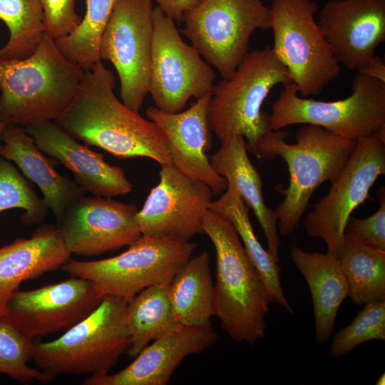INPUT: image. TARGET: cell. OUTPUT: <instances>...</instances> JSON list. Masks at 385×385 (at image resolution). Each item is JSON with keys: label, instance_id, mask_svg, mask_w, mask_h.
<instances>
[{"label": "cell", "instance_id": "cell-13", "mask_svg": "<svg viewBox=\"0 0 385 385\" xmlns=\"http://www.w3.org/2000/svg\"><path fill=\"white\" fill-rule=\"evenodd\" d=\"M153 11L152 0H118L99 42L101 60L118 73L123 103L135 113L149 93Z\"/></svg>", "mask_w": 385, "mask_h": 385}, {"label": "cell", "instance_id": "cell-31", "mask_svg": "<svg viewBox=\"0 0 385 385\" xmlns=\"http://www.w3.org/2000/svg\"><path fill=\"white\" fill-rule=\"evenodd\" d=\"M33 339L7 317H0V374L24 384L48 382L54 378L29 366Z\"/></svg>", "mask_w": 385, "mask_h": 385}, {"label": "cell", "instance_id": "cell-17", "mask_svg": "<svg viewBox=\"0 0 385 385\" xmlns=\"http://www.w3.org/2000/svg\"><path fill=\"white\" fill-rule=\"evenodd\" d=\"M317 21L339 63L358 71L385 40V0H329Z\"/></svg>", "mask_w": 385, "mask_h": 385}, {"label": "cell", "instance_id": "cell-23", "mask_svg": "<svg viewBox=\"0 0 385 385\" xmlns=\"http://www.w3.org/2000/svg\"><path fill=\"white\" fill-rule=\"evenodd\" d=\"M246 141L238 135L221 142L219 149L210 156L213 169L227 182V188L236 191L255 215L267 242V252L279 262L281 242L274 210L268 207L262 193V180L250 161Z\"/></svg>", "mask_w": 385, "mask_h": 385}, {"label": "cell", "instance_id": "cell-5", "mask_svg": "<svg viewBox=\"0 0 385 385\" xmlns=\"http://www.w3.org/2000/svg\"><path fill=\"white\" fill-rule=\"evenodd\" d=\"M128 303L123 297L105 295L94 311L60 337L34 342L31 359L53 378L109 373L130 344L125 319Z\"/></svg>", "mask_w": 385, "mask_h": 385}, {"label": "cell", "instance_id": "cell-18", "mask_svg": "<svg viewBox=\"0 0 385 385\" xmlns=\"http://www.w3.org/2000/svg\"><path fill=\"white\" fill-rule=\"evenodd\" d=\"M211 95L197 99L185 111L166 113L150 106L145 114L167 137L171 163L184 175L208 185L217 195L226 190L227 182L213 169L206 155L212 143L208 122Z\"/></svg>", "mask_w": 385, "mask_h": 385}, {"label": "cell", "instance_id": "cell-24", "mask_svg": "<svg viewBox=\"0 0 385 385\" xmlns=\"http://www.w3.org/2000/svg\"><path fill=\"white\" fill-rule=\"evenodd\" d=\"M290 257L309 288L314 339L317 344H322L331 337L339 308L349 296V284L340 260L327 252H305L298 247H292Z\"/></svg>", "mask_w": 385, "mask_h": 385}, {"label": "cell", "instance_id": "cell-39", "mask_svg": "<svg viewBox=\"0 0 385 385\" xmlns=\"http://www.w3.org/2000/svg\"><path fill=\"white\" fill-rule=\"evenodd\" d=\"M385 375L383 374L376 381V384L377 385H384L385 384Z\"/></svg>", "mask_w": 385, "mask_h": 385}, {"label": "cell", "instance_id": "cell-9", "mask_svg": "<svg viewBox=\"0 0 385 385\" xmlns=\"http://www.w3.org/2000/svg\"><path fill=\"white\" fill-rule=\"evenodd\" d=\"M351 90L345 99L321 101L301 98L296 86L287 83L272 106L270 129L309 124L349 139L374 134L385 125V82L358 73Z\"/></svg>", "mask_w": 385, "mask_h": 385}, {"label": "cell", "instance_id": "cell-38", "mask_svg": "<svg viewBox=\"0 0 385 385\" xmlns=\"http://www.w3.org/2000/svg\"><path fill=\"white\" fill-rule=\"evenodd\" d=\"M9 123L8 122V120H6L4 118L0 115V142L1 141V137H2V133L4 132V130ZM0 148H1V145H0Z\"/></svg>", "mask_w": 385, "mask_h": 385}, {"label": "cell", "instance_id": "cell-8", "mask_svg": "<svg viewBox=\"0 0 385 385\" xmlns=\"http://www.w3.org/2000/svg\"><path fill=\"white\" fill-rule=\"evenodd\" d=\"M272 48L303 98L317 96L340 73V64L315 19L314 0H272Z\"/></svg>", "mask_w": 385, "mask_h": 385}, {"label": "cell", "instance_id": "cell-1", "mask_svg": "<svg viewBox=\"0 0 385 385\" xmlns=\"http://www.w3.org/2000/svg\"><path fill=\"white\" fill-rule=\"evenodd\" d=\"M115 85L113 72L96 63L85 71L72 103L54 122L76 140L119 159L145 157L160 166L171 163L164 133L120 101Z\"/></svg>", "mask_w": 385, "mask_h": 385}, {"label": "cell", "instance_id": "cell-30", "mask_svg": "<svg viewBox=\"0 0 385 385\" xmlns=\"http://www.w3.org/2000/svg\"><path fill=\"white\" fill-rule=\"evenodd\" d=\"M118 0H86V13L71 34L55 39L66 58L87 71L101 62L99 42Z\"/></svg>", "mask_w": 385, "mask_h": 385}, {"label": "cell", "instance_id": "cell-29", "mask_svg": "<svg viewBox=\"0 0 385 385\" xmlns=\"http://www.w3.org/2000/svg\"><path fill=\"white\" fill-rule=\"evenodd\" d=\"M0 19L9 29L0 60L24 59L37 48L45 32L40 0H0Z\"/></svg>", "mask_w": 385, "mask_h": 385}, {"label": "cell", "instance_id": "cell-35", "mask_svg": "<svg viewBox=\"0 0 385 385\" xmlns=\"http://www.w3.org/2000/svg\"><path fill=\"white\" fill-rule=\"evenodd\" d=\"M45 32L56 39L73 32L81 22L75 11L76 0H40Z\"/></svg>", "mask_w": 385, "mask_h": 385}, {"label": "cell", "instance_id": "cell-20", "mask_svg": "<svg viewBox=\"0 0 385 385\" xmlns=\"http://www.w3.org/2000/svg\"><path fill=\"white\" fill-rule=\"evenodd\" d=\"M38 148L70 170L84 192L112 198L133 190L123 168L106 163L102 153L78 143L53 121L24 127Z\"/></svg>", "mask_w": 385, "mask_h": 385}, {"label": "cell", "instance_id": "cell-37", "mask_svg": "<svg viewBox=\"0 0 385 385\" xmlns=\"http://www.w3.org/2000/svg\"><path fill=\"white\" fill-rule=\"evenodd\" d=\"M358 73L385 82V64L378 55H374L369 61L358 70Z\"/></svg>", "mask_w": 385, "mask_h": 385}, {"label": "cell", "instance_id": "cell-36", "mask_svg": "<svg viewBox=\"0 0 385 385\" xmlns=\"http://www.w3.org/2000/svg\"><path fill=\"white\" fill-rule=\"evenodd\" d=\"M158 6L174 21H183L184 13L195 7L199 0H155Z\"/></svg>", "mask_w": 385, "mask_h": 385}, {"label": "cell", "instance_id": "cell-7", "mask_svg": "<svg viewBox=\"0 0 385 385\" xmlns=\"http://www.w3.org/2000/svg\"><path fill=\"white\" fill-rule=\"evenodd\" d=\"M196 247L190 241L141 235L118 255L94 261L69 259L61 268L72 277L91 281L103 296L129 302L148 287L170 284Z\"/></svg>", "mask_w": 385, "mask_h": 385}, {"label": "cell", "instance_id": "cell-19", "mask_svg": "<svg viewBox=\"0 0 385 385\" xmlns=\"http://www.w3.org/2000/svg\"><path fill=\"white\" fill-rule=\"evenodd\" d=\"M217 333L207 327L177 324L143 349L120 371L91 375L83 385H166L183 359L213 345Z\"/></svg>", "mask_w": 385, "mask_h": 385}, {"label": "cell", "instance_id": "cell-6", "mask_svg": "<svg viewBox=\"0 0 385 385\" xmlns=\"http://www.w3.org/2000/svg\"><path fill=\"white\" fill-rule=\"evenodd\" d=\"M289 83L288 72L272 48L249 51L229 78L213 86L208 108L212 132L221 142L242 136L254 155L258 142L271 130L262 104L275 86Z\"/></svg>", "mask_w": 385, "mask_h": 385}, {"label": "cell", "instance_id": "cell-4", "mask_svg": "<svg viewBox=\"0 0 385 385\" xmlns=\"http://www.w3.org/2000/svg\"><path fill=\"white\" fill-rule=\"evenodd\" d=\"M288 135L282 130H270L258 142L254 154L261 160L279 156L288 167L289 183L286 189L277 188L284 199L274 209L277 230L283 236L297 228L315 190L339 177L356 143V139L309 124L296 133L295 143L286 142Z\"/></svg>", "mask_w": 385, "mask_h": 385}, {"label": "cell", "instance_id": "cell-16", "mask_svg": "<svg viewBox=\"0 0 385 385\" xmlns=\"http://www.w3.org/2000/svg\"><path fill=\"white\" fill-rule=\"evenodd\" d=\"M138 211L135 204L83 195L69 205L58 228L71 254L98 256L129 246L141 236Z\"/></svg>", "mask_w": 385, "mask_h": 385}, {"label": "cell", "instance_id": "cell-25", "mask_svg": "<svg viewBox=\"0 0 385 385\" xmlns=\"http://www.w3.org/2000/svg\"><path fill=\"white\" fill-rule=\"evenodd\" d=\"M169 295L179 324L207 327L214 316V284L207 251L191 257L169 284Z\"/></svg>", "mask_w": 385, "mask_h": 385}, {"label": "cell", "instance_id": "cell-27", "mask_svg": "<svg viewBox=\"0 0 385 385\" xmlns=\"http://www.w3.org/2000/svg\"><path fill=\"white\" fill-rule=\"evenodd\" d=\"M125 319L130 337L129 357L158 337L174 328L178 322L169 295V284L148 287L128 303Z\"/></svg>", "mask_w": 385, "mask_h": 385}, {"label": "cell", "instance_id": "cell-32", "mask_svg": "<svg viewBox=\"0 0 385 385\" xmlns=\"http://www.w3.org/2000/svg\"><path fill=\"white\" fill-rule=\"evenodd\" d=\"M13 208L24 210L21 220L27 226L43 222L49 210L29 180L0 156V212Z\"/></svg>", "mask_w": 385, "mask_h": 385}, {"label": "cell", "instance_id": "cell-3", "mask_svg": "<svg viewBox=\"0 0 385 385\" xmlns=\"http://www.w3.org/2000/svg\"><path fill=\"white\" fill-rule=\"evenodd\" d=\"M84 73L45 33L31 56L0 60V115L24 127L55 121L72 103Z\"/></svg>", "mask_w": 385, "mask_h": 385}, {"label": "cell", "instance_id": "cell-33", "mask_svg": "<svg viewBox=\"0 0 385 385\" xmlns=\"http://www.w3.org/2000/svg\"><path fill=\"white\" fill-rule=\"evenodd\" d=\"M376 339L385 340V299L365 304L353 322L334 335L330 352L340 357L364 342Z\"/></svg>", "mask_w": 385, "mask_h": 385}, {"label": "cell", "instance_id": "cell-14", "mask_svg": "<svg viewBox=\"0 0 385 385\" xmlns=\"http://www.w3.org/2000/svg\"><path fill=\"white\" fill-rule=\"evenodd\" d=\"M160 181L136 215L141 235L188 242L203 234L202 221L213 195L204 182L181 173L172 163L161 165Z\"/></svg>", "mask_w": 385, "mask_h": 385}, {"label": "cell", "instance_id": "cell-12", "mask_svg": "<svg viewBox=\"0 0 385 385\" xmlns=\"http://www.w3.org/2000/svg\"><path fill=\"white\" fill-rule=\"evenodd\" d=\"M153 24L149 93L158 109L178 113L190 98L212 93L216 74L158 6L153 7Z\"/></svg>", "mask_w": 385, "mask_h": 385}, {"label": "cell", "instance_id": "cell-2", "mask_svg": "<svg viewBox=\"0 0 385 385\" xmlns=\"http://www.w3.org/2000/svg\"><path fill=\"white\" fill-rule=\"evenodd\" d=\"M202 228L216 254L213 314L232 339L254 344L265 335V316L273 299L230 221L209 208Z\"/></svg>", "mask_w": 385, "mask_h": 385}, {"label": "cell", "instance_id": "cell-21", "mask_svg": "<svg viewBox=\"0 0 385 385\" xmlns=\"http://www.w3.org/2000/svg\"><path fill=\"white\" fill-rule=\"evenodd\" d=\"M71 253L58 227L45 225L29 238H18L0 248V317L6 316L11 296L26 280L61 267Z\"/></svg>", "mask_w": 385, "mask_h": 385}, {"label": "cell", "instance_id": "cell-34", "mask_svg": "<svg viewBox=\"0 0 385 385\" xmlns=\"http://www.w3.org/2000/svg\"><path fill=\"white\" fill-rule=\"evenodd\" d=\"M379 210L371 216L359 219L350 216L345 225L344 233L364 244L385 251V190L381 187L378 192Z\"/></svg>", "mask_w": 385, "mask_h": 385}, {"label": "cell", "instance_id": "cell-11", "mask_svg": "<svg viewBox=\"0 0 385 385\" xmlns=\"http://www.w3.org/2000/svg\"><path fill=\"white\" fill-rule=\"evenodd\" d=\"M385 174V143L374 134L361 136L328 192L303 219L306 233L322 239L327 253L340 260L345 225L351 212L367 198L376 179Z\"/></svg>", "mask_w": 385, "mask_h": 385}, {"label": "cell", "instance_id": "cell-15", "mask_svg": "<svg viewBox=\"0 0 385 385\" xmlns=\"http://www.w3.org/2000/svg\"><path fill=\"white\" fill-rule=\"evenodd\" d=\"M103 296L81 277L31 290H16L6 304V316L31 339L67 330L94 311Z\"/></svg>", "mask_w": 385, "mask_h": 385}, {"label": "cell", "instance_id": "cell-10", "mask_svg": "<svg viewBox=\"0 0 385 385\" xmlns=\"http://www.w3.org/2000/svg\"><path fill=\"white\" fill-rule=\"evenodd\" d=\"M270 7L262 0H199L183 15L180 31L222 78L249 52L252 34L270 29Z\"/></svg>", "mask_w": 385, "mask_h": 385}, {"label": "cell", "instance_id": "cell-26", "mask_svg": "<svg viewBox=\"0 0 385 385\" xmlns=\"http://www.w3.org/2000/svg\"><path fill=\"white\" fill-rule=\"evenodd\" d=\"M209 208L230 221L248 257L260 273L273 302L289 313L294 314L282 289L281 269L255 236L250 218V209L240 195L234 190L227 188L220 198L211 202Z\"/></svg>", "mask_w": 385, "mask_h": 385}, {"label": "cell", "instance_id": "cell-22", "mask_svg": "<svg viewBox=\"0 0 385 385\" xmlns=\"http://www.w3.org/2000/svg\"><path fill=\"white\" fill-rule=\"evenodd\" d=\"M1 140L4 145L0 148V156L16 164L22 174L38 187L48 210L59 224L69 205L85 192L75 181L56 170L58 161L46 158L34 139L19 125L9 123Z\"/></svg>", "mask_w": 385, "mask_h": 385}, {"label": "cell", "instance_id": "cell-28", "mask_svg": "<svg viewBox=\"0 0 385 385\" xmlns=\"http://www.w3.org/2000/svg\"><path fill=\"white\" fill-rule=\"evenodd\" d=\"M342 270L353 303L363 305L385 299V251L372 248L348 235Z\"/></svg>", "mask_w": 385, "mask_h": 385}]
</instances>
